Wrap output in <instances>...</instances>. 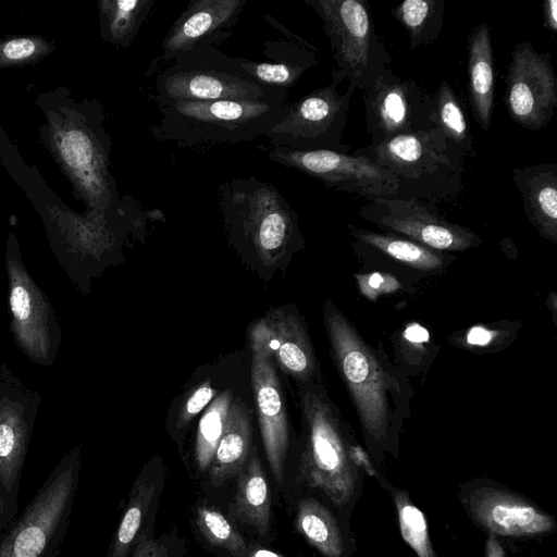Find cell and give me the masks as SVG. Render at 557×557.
Returning <instances> with one entry per match:
<instances>
[{
  "mask_svg": "<svg viewBox=\"0 0 557 557\" xmlns=\"http://www.w3.org/2000/svg\"><path fill=\"white\" fill-rule=\"evenodd\" d=\"M331 355L359 420L367 453L376 466L397 458L412 389L383 350L375 348L331 301L323 305Z\"/></svg>",
  "mask_w": 557,
  "mask_h": 557,
  "instance_id": "6da1fadb",
  "label": "cell"
},
{
  "mask_svg": "<svg viewBox=\"0 0 557 557\" xmlns=\"http://www.w3.org/2000/svg\"><path fill=\"white\" fill-rule=\"evenodd\" d=\"M301 407L306 423L301 481L319 494L347 535L354 537L350 520L366 476L376 479L380 485L386 480L321 384L306 383Z\"/></svg>",
  "mask_w": 557,
  "mask_h": 557,
  "instance_id": "7a4b0ae2",
  "label": "cell"
},
{
  "mask_svg": "<svg viewBox=\"0 0 557 557\" xmlns=\"http://www.w3.org/2000/svg\"><path fill=\"white\" fill-rule=\"evenodd\" d=\"M288 94L258 100L186 101L159 107L151 135L181 149L205 151L223 144L252 141L288 112Z\"/></svg>",
  "mask_w": 557,
  "mask_h": 557,
  "instance_id": "3957f363",
  "label": "cell"
},
{
  "mask_svg": "<svg viewBox=\"0 0 557 557\" xmlns=\"http://www.w3.org/2000/svg\"><path fill=\"white\" fill-rule=\"evenodd\" d=\"M356 150L393 173L397 197L436 205L451 202L463 191V154L449 146L437 127Z\"/></svg>",
  "mask_w": 557,
  "mask_h": 557,
  "instance_id": "277c9868",
  "label": "cell"
},
{
  "mask_svg": "<svg viewBox=\"0 0 557 557\" xmlns=\"http://www.w3.org/2000/svg\"><path fill=\"white\" fill-rule=\"evenodd\" d=\"M224 223L267 265L283 259L301 242L298 215L277 188L253 176L218 186Z\"/></svg>",
  "mask_w": 557,
  "mask_h": 557,
  "instance_id": "5b68a950",
  "label": "cell"
},
{
  "mask_svg": "<svg viewBox=\"0 0 557 557\" xmlns=\"http://www.w3.org/2000/svg\"><path fill=\"white\" fill-rule=\"evenodd\" d=\"M287 89L256 82L235 57L203 45L174 58L154 78L152 99L158 108L186 101L258 100Z\"/></svg>",
  "mask_w": 557,
  "mask_h": 557,
  "instance_id": "8992f818",
  "label": "cell"
},
{
  "mask_svg": "<svg viewBox=\"0 0 557 557\" xmlns=\"http://www.w3.org/2000/svg\"><path fill=\"white\" fill-rule=\"evenodd\" d=\"M81 451L72 448L52 469L17 520L0 535V557H55L79 482Z\"/></svg>",
  "mask_w": 557,
  "mask_h": 557,
  "instance_id": "52a82bcc",
  "label": "cell"
},
{
  "mask_svg": "<svg viewBox=\"0 0 557 557\" xmlns=\"http://www.w3.org/2000/svg\"><path fill=\"white\" fill-rule=\"evenodd\" d=\"M323 23L331 54L348 86L364 90L389 67L392 57L381 40L364 0H305Z\"/></svg>",
  "mask_w": 557,
  "mask_h": 557,
  "instance_id": "ba28073f",
  "label": "cell"
},
{
  "mask_svg": "<svg viewBox=\"0 0 557 557\" xmlns=\"http://www.w3.org/2000/svg\"><path fill=\"white\" fill-rule=\"evenodd\" d=\"M344 79L345 74L334 69L329 85L289 103L287 114L264 135L270 145L348 153L350 146L343 138L355 89L348 86L341 92L338 87Z\"/></svg>",
  "mask_w": 557,
  "mask_h": 557,
  "instance_id": "9c48e42d",
  "label": "cell"
},
{
  "mask_svg": "<svg viewBox=\"0 0 557 557\" xmlns=\"http://www.w3.org/2000/svg\"><path fill=\"white\" fill-rule=\"evenodd\" d=\"M270 161L294 169L320 181L324 186L355 194L367 200L397 196V180L357 150L345 153L332 150H294L280 146L263 147Z\"/></svg>",
  "mask_w": 557,
  "mask_h": 557,
  "instance_id": "30bf717a",
  "label": "cell"
},
{
  "mask_svg": "<svg viewBox=\"0 0 557 557\" xmlns=\"http://www.w3.org/2000/svg\"><path fill=\"white\" fill-rule=\"evenodd\" d=\"M358 215L384 233L395 234L438 251H463L481 237L443 216L436 205L397 196L377 197L361 206Z\"/></svg>",
  "mask_w": 557,
  "mask_h": 557,
  "instance_id": "8fae6325",
  "label": "cell"
},
{
  "mask_svg": "<svg viewBox=\"0 0 557 557\" xmlns=\"http://www.w3.org/2000/svg\"><path fill=\"white\" fill-rule=\"evenodd\" d=\"M362 99L371 146L436 127L433 96L413 79L396 75L391 67L363 90Z\"/></svg>",
  "mask_w": 557,
  "mask_h": 557,
  "instance_id": "7c38bea8",
  "label": "cell"
},
{
  "mask_svg": "<svg viewBox=\"0 0 557 557\" xmlns=\"http://www.w3.org/2000/svg\"><path fill=\"white\" fill-rule=\"evenodd\" d=\"M462 508L480 529L504 537H536L552 533L555 518L527 498L493 480L466 482L459 493Z\"/></svg>",
  "mask_w": 557,
  "mask_h": 557,
  "instance_id": "4fadbf2b",
  "label": "cell"
},
{
  "mask_svg": "<svg viewBox=\"0 0 557 557\" xmlns=\"http://www.w3.org/2000/svg\"><path fill=\"white\" fill-rule=\"evenodd\" d=\"M505 101L513 122L529 131H541L552 121L557 107V78L550 51L540 52L518 41L505 79Z\"/></svg>",
  "mask_w": 557,
  "mask_h": 557,
  "instance_id": "5bb4252c",
  "label": "cell"
},
{
  "mask_svg": "<svg viewBox=\"0 0 557 557\" xmlns=\"http://www.w3.org/2000/svg\"><path fill=\"white\" fill-rule=\"evenodd\" d=\"M7 270L15 341L30 360L50 364L60 344L53 310L46 295L24 268L18 253L8 252Z\"/></svg>",
  "mask_w": 557,
  "mask_h": 557,
  "instance_id": "9a60e30c",
  "label": "cell"
},
{
  "mask_svg": "<svg viewBox=\"0 0 557 557\" xmlns=\"http://www.w3.org/2000/svg\"><path fill=\"white\" fill-rule=\"evenodd\" d=\"M247 0H191L166 32L160 61L203 45L216 46L228 39Z\"/></svg>",
  "mask_w": 557,
  "mask_h": 557,
  "instance_id": "2e32d148",
  "label": "cell"
},
{
  "mask_svg": "<svg viewBox=\"0 0 557 557\" xmlns=\"http://www.w3.org/2000/svg\"><path fill=\"white\" fill-rule=\"evenodd\" d=\"M251 348L263 351L271 361L296 380L309 383L318 371L309 335L290 310L275 308L249 329Z\"/></svg>",
  "mask_w": 557,
  "mask_h": 557,
  "instance_id": "e0dca14e",
  "label": "cell"
},
{
  "mask_svg": "<svg viewBox=\"0 0 557 557\" xmlns=\"http://www.w3.org/2000/svg\"><path fill=\"white\" fill-rule=\"evenodd\" d=\"M26 393L0 387V496L9 510L15 507L34 421V405Z\"/></svg>",
  "mask_w": 557,
  "mask_h": 557,
  "instance_id": "ac0fdd59",
  "label": "cell"
},
{
  "mask_svg": "<svg viewBox=\"0 0 557 557\" xmlns=\"http://www.w3.org/2000/svg\"><path fill=\"white\" fill-rule=\"evenodd\" d=\"M251 350V383L262 443L271 472L275 481L282 484L288 448L283 392L271 359L258 348Z\"/></svg>",
  "mask_w": 557,
  "mask_h": 557,
  "instance_id": "d6986e66",
  "label": "cell"
},
{
  "mask_svg": "<svg viewBox=\"0 0 557 557\" xmlns=\"http://www.w3.org/2000/svg\"><path fill=\"white\" fill-rule=\"evenodd\" d=\"M165 476L166 470L162 460H151L144 467L131 487L104 557H129L139 537L154 531Z\"/></svg>",
  "mask_w": 557,
  "mask_h": 557,
  "instance_id": "ffe728a7",
  "label": "cell"
},
{
  "mask_svg": "<svg viewBox=\"0 0 557 557\" xmlns=\"http://www.w3.org/2000/svg\"><path fill=\"white\" fill-rule=\"evenodd\" d=\"M63 161L84 190L88 202L106 212L117 205L116 191L108 173L107 148L90 132L74 128L60 135L58 140Z\"/></svg>",
  "mask_w": 557,
  "mask_h": 557,
  "instance_id": "44dd1931",
  "label": "cell"
},
{
  "mask_svg": "<svg viewBox=\"0 0 557 557\" xmlns=\"http://www.w3.org/2000/svg\"><path fill=\"white\" fill-rule=\"evenodd\" d=\"M286 39H270L264 42V60L236 58L238 64L256 82L287 89L296 85L301 76L318 64L319 49L304 38L290 34L282 25Z\"/></svg>",
  "mask_w": 557,
  "mask_h": 557,
  "instance_id": "7402d4cb",
  "label": "cell"
},
{
  "mask_svg": "<svg viewBox=\"0 0 557 557\" xmlns=\"http://www.w3.org/2000/svg\"><path fill=\"white\" fill-rule=\"evenodd\" d=\"M511 177L528 221L542 237L557 244V164L515 168Z\"/></svg>",
  "mask_w": 557,
  "mask_h": 557,
  "instance_id": "603a6c76",
  "label": "cell"
},
{
  "mask_svg": "<svg viewBox=\"0 0 557 557\" xmlns=\"http://www.w3.org/2000/svg\"><path fill=\"white\" fill-rule=\"evenodd\" d=\"M468 95L475 123L485 132L491 127L495 96V70L491 26L481 23L467 36Z\"/></svg>",
  "mask_w": 557,
  "mask_h": 557,
  "instance_id": "cb8c5ba5",
  "label": "cell"
},
{
  "mask_svg": "<svg viewBox=\"0 0 557 557\" xmlns=\"http://www.w3.org/2000/svg\"><path fill=\"white\" fill-rule=\"evenodd\" d=\"M236 478V492L230 505V516L252 528L260 536H269L271 531L270 491L261 460L255 448H251L244 468Z\"/></svg>",
  "mask_w": 557,
  "mask_h": 557,
  "instance_id": "d4e9b609",
  "label": "cell"
},
{
  "mask_svg": "<svg viewBox=\"0 0 557 557\" xmlns=\"http://www.w3.org/2000/svg\"><path fill=\"white\" fill-rule=\"evenodd\" d=\"M295 527L323 557H352L356 552L355 537L347 535L335 513L317 497L299 500Z\"/></svg>",
  "mask_w": 557,
  "mask_h": 557,
  "instance_id": "484cf974",
  "label": "cell"
},
{
  "mask_svg": "<svg viewBox=\"0 0 557 557\" xmlns=\"http://www.w3.org/2000/svg\"><path fill=\"white\" fill-rule=\"evenodd\" d=\"M251 420L238 398H233L224 430L209 467V478L214 486L236 478L244 468L251 450Z\"/></svg>",
  "mask_w": 557,
  "mask_h": 557,
  "instance_id": "4316f807",
  "label": "cell"
},
{
  "mask_svg": "<svg viewBox=\"0 0 557 557\" xmlns=\"http://www.w3.org/2000/svg\"><path fill=\"white\" fill-rule=\"evenodd\" d=\"M348 230L355 246L375 251L416 270L441 271L454 259L443 251L431 249L395 234L373 232L354 224H350Z\"/></svg>",
  "mask_w": 557,
  "mask_h": 557,
  "instance_id": "83f0119b",
  "label": "cell"
},
{
  "mask_svg": "<svg viewBox=\"0 0 557 557\" xmlns=\"http://www.w3.org/2000/svg\"><path fill=\"white\" fill-rule=\"evenodd\" d=\"M156 0H103L99 3L102 36L128 47L151 13Z\"/></svg>",
  "mask_w": 557,
  "mask_h": 557,
  "instance_id": "f1b7e54d",
  "label": "cell"
},
{
  "mask_svg": "<svg viewBox=\"0 0 557 557\" xmlns=\"http://www.w3.org/2000/svg\"><path fill=\"white\" fill-rule=\"evenodd\" d=\"M392 14L407 30L410 48L416 49L438 38L445 22V1L406 0L394 5Z\"/></svg>",
  "mask_w": 557,
  "mask_h": 557,
  "instance_id": "f546056e",
  "label": "cell"
},
{
  "mask_svg": "<svg viewBox=\"0 0 557 557\" xmlns=\"http://www.w3.org/2000/svg\"><path fill=\"white\" fill-rule=\"evenodd\" d=\"M434 122L450 147L463 157L473 151V136L454 89L441 81L433 96Z\"/></svg>",
  "mask_w": 557,
  "mask_h": 557,
  "instance_id": "4dcf8cb0",
  "label": "cell"
},
{
  "mask_svg": "<svg viewBox=\"0 0 557 557\" xmlns=\"http://www.w3.org/2000/svg\"><path fill=\"white\" fill-rule=\"evenodd\" d=\"M381 486L393 499L404 541L418 557H437L431 542L426 518L412 503L407 491L392 485L388 481Z\"/></svg>",
  "mask_w": 557,
  "mask_h": 557,
  "instance_id": "1f68e13d",
  "label": "cell"
},
{
  "mask_svg": "<svg viewBox=\"0 0 557 557\" xmlns=\"http://www.w3.org/2000/svg\"><path fill=\"white\" fill-rule=\"evenodd\" d=\"M233 398V393L230 389L224 391L211 401L199 421L195 461L201 472L208 471L212 462Z\"/></svg>",
  "mask_w": 557,
  "mask_h": 557,
  "instance_id": "d6a6232c",
  "label": "cell"
},
{
  "mask_svg": "<svg viewBox=\"0 0 557 557\" xmlns=\"http://www.w3.org/2000/svg\"><path fill=\"white\" fill-rule=\"evenodd\" d=\"M196 525L205 540L233 557H247L249 545L231 521L219 510L200 504L196 509Z\"/></svg>",
  "mask_w": 557,
  "mask_h": 557,
  "instance_id": "836d02e7",
  "label": "cell"
},
{
  "mask_svg": "<svg viewBox=\"0 0 557 557\" xmlns=\"http://www.w3.org/2000/svg\"><path fill=\"white\" fill-rule=\"evenodd\" d=\"M187 552V540L174 528L159 536L154 531L145 533L129 557H186Z\"/></svg>",
  "mask_w": 557,
  "mask_h": 557,
  "instance_id": "e575fe53",
  "label": "cell"
},
{
  "mask_svg": "<svg viewBox=\"0 0 557 557\" xmlns=\"http://www.w3.org/2000/svg\"><path fill=\"white\" fill-rule=\"evenodd\" d=\"M215 394L216 391L209 381L199 384L184 401L180 411L177 428H183L189 423L214 398Z\"/></svg>",
  "mask_w": 557,
  "mask_h": 557,
  "instance_id": "d590c367",
  "label": "cell"
},
{
  "mask_svg": "<svg viewBox=\"0 0 557 557\" xmlns=\"http://www.w3.org/2000/svg\"><path fill=\"white\" fill-rule=\"evenodd\" d=\"M41 44L32 38H18L5 42L1 47V55L9 61H24L41 50Z\"/></svg>",
  "mask_w": 557,
  "mask_h": 557,
  "instance_id": "8d00e7d4",
  "label": "cell"
},
{
  "mask_svg": "<svg viewBox=\"0 0 557 557\" xmlns=\"http://www.w3.org/2000/svg\"><path fill=\"white\" fill-rule=\"evenodd\" d=\"M495 334L497 333L490 331L485 327L474 326L469 331L467 335V341L470 345L485 346L492 343L493 338L495 337Z\"/></svg>",
  "mask_w": 557,
  "mask_h": 557,
  "instance_id": "74e56055",
  "label": "cell"
},
{
  "mask_svg": "<svg viewBox=\"0 0 557 557\" xmlns=\"http://www.w3.org/2000/svg\"><path fill=\"white\" fill-rule=\"evenodd\" d=\"M543 24L550 32H557V1L545 0L543 3Z\"/></svg>",
  "mask_w": 557,
  "mask_h": 557,
  "instance_id": "f35d334b",
  "label": "cell"
},
{
  "mask_svg": "<svg viewBox=\"0 0 557 557\" xmlns=\"http://www.w3.org/2000/svg\"><path fill=\"white\" fill-rule=\"evenodd\" d=\"M247 557H286L275 550L261 546H249Z\"/></svg>",
  "mask_w": 557,
  "mask_h": 557,
  "instance_id": "ab89813d",
  "label": "cell"
},
{
  "mask_svg": "<svg viewBox=\"0 0 557 557\" xmlns=\"http://www.w3.org/2000/svg\"><path fill=\"white\" fill-rule=\"evenodd\" d=\"M1 535V534H0Z\"/></svg>",
  "mask_w": 557,
  "mask_h": 557,
  "instance_id": "60d3db41",
  "label": "cell"
}]
</instances>
